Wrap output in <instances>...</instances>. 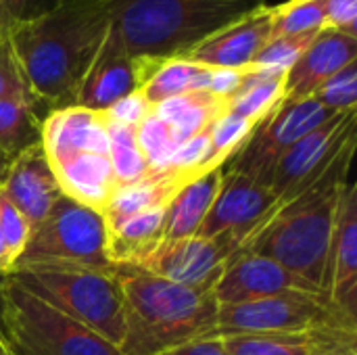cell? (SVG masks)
Wrapping results in <instances>:
<instances>
[{
	"label": "cell",
	"mask_w": 357,
	"mask_h": 355,
	"mask_svg": "<svg viewBox=\"0 0 357 355\" xmlns=\"http://www.w3.org/2000/svg\"><path fill=\"white\" fill-rule=\"evenodd\" d=\"M107 13L88 0H61L52 10L21 19L6 31L25 82L50 111L73 107L107 31Z\"/></svg>",
	"instance_id": "1"
},
{
	"label": "cell",
	"mask_w": 357,
	"mask_h": 355,
	"mask_svg": "<svg viewBox=\"0 0 357 355\" xmlns=\"http://www.w3.org/2000/svg\"><path fill=\"white\" fill-rule=\"evenodd\" d=\"M354 153L356 136L343 144L314 182L276 201L268 216L247 234L238 251L270 257L322 289L335 216L349 184Z\"/></svg>",
	"instance_id": "2"
},
{
	"label": "cell",
	"mask_w": 357,
	"mask_h": 355,
	"mask_svg": "<svg viewBox=\"0 0 357 355\" xmlns=\"http://www.w3.org/2000/svg\"><path fill=\"white\" fill-rule=\"evenodd\" d=\"M100 6L132 59L186 56L203 40L266 6L264 0H88Z\"/></svg>",
	"instance_id": "3"
},
{
	"label": "cell",
	"mask_w": 357,
	"mask_h": 355,
	"mask_svg": "<svg viewBox=\"0 0 357 355\" xmlns=\"http://www.w3.org/2000/svg\"><path fill=\"white\" fill-rule=\"evenodd\" d=\"M126 295L123 355H159L184 343L213 337L218 301L213 289L186 287L117 266Z\"/></svg>",
	"instance_id": "4"
},
{
	"label": "cell",
	"mask_w": 357,
	"mask_h": 355,
	"mask_svg": "<svg viewBox=\"0 0 357 355\" xmlns=\"http://www.w3.org/2000/svg\"><path fill=\"white\" fill-rule=\"evenodd\" d=\"M4 276L119 347L126 331V295L117 268L19 266Z\"/></svg>",
	"instance_id": "5"
},
{
	"label": "cell",
	"mask_w": 357,
	"mask_h": 355,
	"mask_svg": "<svg viewBox=\"0 0 357 355\" xmlns=\"http://www.w3.org/2000/svg\"><path fill=\"white\" fill-rule=\"evenodd\" d=\"M0 333L10 355H123L117 345L6 276L0 285Z\"/></svg>",
	"instance_id": "6"
},
{
	"label": "cell",
	"mask_w": 357,
	"mask_h": 355,
	"mask_svg": "<svg viewBox=\"0 0 357 355\" xmlns=\"http://www.w3.org/2000/svg\"><path fill=\"white\" fill-rule=\"evenodd\" d=\"M107 226L102 213L61 195L48 216L31 230L19 266H79L113 270L107 257ZM10 268V270H13Z\"/></svg>",
	"instance_id": "7"
},
{
	"label": "cell",
	"mask_w": 357,
	"mask_h": 355,
	"mask_svg": "<svg viewBox=\"0 0 357 355\" xmlns=\"http://www.w3.org/2000/svg\"><path fill=\"white\" fill-rule=\"evenodd\" d=\"M357 328V318L339 310L324 293L293 291L257 301L218 305L213 337Z\"/></svg>",
	"instance_id": "8"
},
{
	"label": "cell",
	"mask_w": 357,
	"mask_h": 355,
	"mask_svg": "<svg viewBox=\"0 0 357 355\" xmlns=\"http://www.w3.org/2000/svg\"><path fill=\"white\" fill-rule=\"evenodd\" d=\"M335 115V111L326 109L314 96L303 100H280V105L253 128L249 140L224 167L241 172L268 186L272 167L280 155Z\"/></svg>",
	"instance_id": "9"
},
{
	"label": "cell",
	"mask_w": 357,
	"mask_h": 355,
	"mask_svg": "<svg viewBox=\"0 0 357 355\" xmlns=\"http://www.w3.org/2000/svg\"><path fill=\"white\" fill-rule=\"evenodd\" d=\"M236 251L238 243L230 236H188L161 241L149 255L128 268L186 287L213 289Z\"/></svg>",
	"instance_id": "10"
},
{
	"label": "cell",
	"mask_w": 357,
	"mask_h": 355,
	"mask_svg": "<svg viewBox=\"0 0 357 355\" xmlns=\"http://www.w3.org/2000/svg\"><path fill=\"white\" fill-rule=\"evenodd\" d=\"M357 109L337 113L295 144H291L272 167L268 188L282 201L314 182L337 157L343 144L356 136Z\"/></svg>",
	"instance_id": "11"
},
{
	"label": "cell",
	"mask_w": 357,
	"mask_h": 355,
	"mask_svg": "<svg viewBox=\"0 0 357 355\" xmlns=\"http://www.w3.org/2000/svg\"><path fill=\"white\" fill-rule=\"evenodd\" d=\"M274 205L276 197L268 186L241 172L224 167L220 190L195 236H230L241 247L247 234L268 216Z\"/></svg>",
	"instance_id": "12"
},
{
	"label": "cell",
	"mask_w": 357,
	"mask_h": 355,
	"mask_svg": "<svg viewBox=\"0 0 357 355\" xmlns=\"http://www.w3.org/2000/svg\"><path fill=\"white\" fill-rule=\"evenodd\" d=\"M293 291L322 293V289L287 270L278 262L249 251H236L213 287L218 305L247 303Z\"/></svg>",
	"instance_id": "13"
},
{
	"label": "cell",
	"mask_w": 357,
	"mask_h": 355,
	"mask_svg": "<svg viewBox=\"0 0 357 355\" xmlns=\"http://www.w3.org/2000/svg\"><path fill=\"white\" fill-rule=\"evenodd\" d=\"M322 293L347 316L357 318V186L351 182L337 207Z\"/></svg>",
	"instance_id": "14"
},
{
	"label": "cell",
	"mask_w": 357,
	"mask_h": 355,
	"mask_svg": "<svg viewBox=\"0 0 357 355\" xmlns=\"http://www.w3.org/2000/svg\"><path fill=\"white\" fill-rule=\"evenodd\" d=\"M140 88L142 80L136 59L128 54L121 38L109 25L96 56L84 75L75 105L90 111H107Z\"/></svg>",
	"instance_id": "15"
},
{
	"label": "cell",
	"mask_w": 357,
	"mask_h": 355,
	"mask_svg": "<svg viewBox=\"0 0 357 355\" xmlns=\"http://www.w3.org/2000/svg\"><path fill=\"white\" fill-rule=\"evenodd\" d=\"M228 355H357V328L220 337Z\"/></svg>",
	"instance_id": "16"
},
{
	"label": "cell",
	"mask_w": 357,
	"mask_h": 355,
	"mask_svg": "<svg viewBox=\"0 0 357 355\" xmlns=\"http://www.w3.org/2000/svg\"><path fill=\"white\" fill-rule=\"evenodd\" d=\"M272 8L264 6L203 40L184 59L211 69H247L270 42Z\"/></svg>",
	"instance_id": "17"
},
{
	"label": "cell",
	"mask_w": 357,
	"mask_h": 355,
	"mask_svg": "<svg viewBox=\"0 0 357 355\" xmlns=\"http://www.w3.org/2000/svg\"><path fill=\"white\" fill-rule=\"evenodd\" d=\"M357 56V38L324 27L284 73L282 100H303Z\"/></svg>",
	"instance_id": "18"
},
{
	"label": "cell",
	"mask_w": 357,
	"mask_h": 355,
	"mask_svg": "<svg viewBox=\"0 0 357 355\" xmlns=\"http://www.w3.org/2000/svg\"><path fill=\"white\" fill-rule=\"evenodd\" d=\"M10 203L23 213L29 228L33 230L59 201L61 186L42 149V142L19 153L2 184Z\"/></svg>",
	"instance_id": "19"
},
{
	"label": "cell",
	"mask_w": 357,
	"mask_h": 355,
	"mask_svg": "<svg viewBox=\"0 0 357 355\" xmlns=\"http://www.w3.org/2000/svg\"><path fill=\"white\" fill-rule=\"evenodd\" d=\"M42 149L50 163L77 153L109 155L105 113L77 105L50 111L42 119Z\"/></svg>",
	"instance_id": "20"
},
{
	"label": "cell",
	"mask_w": 357,
	"mask_h": 355,
	"mask_svg": "<svg viewBox=\"0 0 357 355\" xmlns=\"http://www.w3.org/2000/svg\"><path fill=\"white\" fill-rule=\"evenodd\" d=\"M50 167L65 197L98 213H102L119 186L111 159L105 153H77L52 161Z\"/></svg>",
	"instance_id": "21"
},
{
	"label": "cell",
	"mask_w": 357,
	"mask_h": 355,
	"mask_svg": "<svg viewBox=\"0 0 357 355\" xmlns=\"http://www.w3.org/2000/svg\"><path fill=\"white\" fill-rule=\"evenodd\" d=\"M199 178V176H197ZM195 176L176 172L169 167H151L142 178L119 184L111 201L102 209L105 226L111 228L121 220L159 205H169V201L190 182Z\"/></svg>",
	"instance_id": "22"
},
{
	"label": "cell",
	"mask_w": 357,
	"mask_h": 355,
	"mask_svg": "<svg viewBox=\"0 0 357 355\" xmlns=\"http://www.w3.org/2000/svg\"><path fill=\"white\" fill-rule=\"evenodd\" d=\"M167 205L138 211L107 228V257L117 266H134L163 241Z\"/></svg>",
	"instance_id": "23"
},
{
	"label": "cell",
	"mask_w": 357,
	"mask_h": 355,
	"mask_svg": "<svg viewBox=\"0 0 357 355\" xmlns=\"http://www.w3.org/2000/svg\"><path fill=\"white\" fill-rule=\"evenodd\" d=\"M222 176H224V167L205 172L199 178L190 180L169 201L165 213V226H163V241L188 239L197 234L199 226L203 224L220 190Z\"/></svg>",
	"instance_id": "24"
},
{
	"label": "cell",
	"mask_w": 357,
	"mask_h": 355,
	"mask_svg": "<svg viewBox=\"0 0 357 355\" xmlns=\"http://www.w3.org/2000/svg\"><path fill=\"white\" fill-rule=\"evenodd\" d=\"M153 113L169 123L178 146L197 134L207 132L224 113H228V98L215 96L207 90L184 92L153 107Z\"/></svg>",
	"instance_id": "25"
},
{
	"label": "cell",
	"mask_w": 357,
	"mask_h": 355,
	"mask_svg": "<svg viewBox=\"0 0 357 355\" xmlns=\"http://www.w3.org/2000/svg\"><path fill=\"white\" fill-rule=\"evenodd\" d=\"M211 73V67H203L184 56L165 59L157 65L153 75L144 82V86L138 92L151 107H157L159 103L184 92H209Z\"/></svg>",
	"instance_id": "26"
},
{
	"label": "cell",
	"mask_w": 357,
	"mask_h": 355,
	"mask_svg": "<svg viewBox=\"0 0 357 355\" xmlns=\"http://www.w3.org/2000/svg\"><path fill=\"white\" fill-rule=\"evenodd\" d=\"M40 103L33 96L0 100V149L10 157L42 142Z\"/></svg>",
	"instance_id": "27"
},
{
	"label": "cell",
	"mask_w": 357,
	"mask_h": 355,
	"mask_svg": "<svg viewBox=\"0 0 357 355\" xmlns=\"http://www.w3.org/2000/svg\"><path fill=\"white\" fill-rule=\"evenodd\" d=\"M284 96V73L245 69V77L236 94L228 100V113L259 123Z\"/></svg>",
	"instance_id": "28"
},
{
	"label": "cell",
	"mask_w": 357,
	"mask_h": 355,
	"mask_svg": "<svg viewBox=\"0 0 357 355\" xmlns=\"http://www.w3.org/2000/svg\"><path fill=\"white\" fill-rule=\"evenodd\" d=\"M136 128L138 126H128V123L113 121L107 117L109 159H111L117 184L134 182V180L142 178L144 174H149V169H151V165H149V161H146V157L138 144Z\"/></svg>",
	"instance_id": "29"
},
{
	"label": "cell",
	"mask_w": 357,
	"mask_h": 355,
	"mask_svg": "<svg viewBox=\"0 0 357 355\" xmlns=\"http://www.w3.org/2000/svg\"><path fill=\"white\" fill-rule=\"evenodd\" d=\"M326 27V15L322 0H291L272 8V33L274 38L297 36L305 31H318Z\"/></svg>",
	"instance_id": "30"
},
{
	"label": "cell",
	"mask_w": 357,
	"mask_h": 355,
	"mask_svg": "<svg viewBox=\"0 0 357 355\" xmlns=\"http://www.w3.org/2000/svg\"><path fill=\"white\" fill-rule=\"evenodd\" d=\"M257 123L243 119L232 113H224L211 128H209V140H211V155H209V165L211 169L224 167L236 151L249 140L253 128Z\"/></svg>",
	"instance_id": "31"
},
{
	"label": "cell",
	"mask_w": 357,
	"mask_h": 355,
	"mask_svg": "<svg viewBox=\"0 0 357 355\" xmlns=\"http://www.w3.org/2000/svg\"><path fill=\"white\" fill-rule=\"evenodd\" d=\"M320 31H322V29L270 40V42L257 52V56L253 59V63L249 65V69L272 71V73H287L289 67L305 52V48L314 42V38H316Z\"/></svg>",
	"instance_id": "32"
},
{
	"label": "cell",
	"mask_w": 357,
	"mask_h": 355,
	"mask_svg": "<svg viewBox=\"0 0 357 355\" xmlns=\"http://www.w3.org/2000/svg\"><path fill=\"white\" fill-rule=\"evenodd\" d=\"M136 138L151 167H161L178 149L169 123L159 119L153 111L138 123Z\"/></svg>",
	"instance_id": "33"
},
{
	"label": "cell",
	"mask_w": 357,
	"mask_h": 355,
	"mask_svg": "<svg viewBox=\"0 0 357 355\" xmlns=\"http://www.w3.org/2000/svg\"><path fill=\"white\" fill-rule=\"evenodd\" d=\"M314 98L335 113L357 109V61L345 65L333 77H328L316 92Z\"/></svg>",
	"instance_id": "34"
},
{
	"label": "cell",
	"mask_w": 357,
	"mask_h": 355,
	"mask_svg": "<svg viewBox=\"0 0 357 355\" xmlns=\"http://www.w3.org/2000/svg\"><path fill=\"white\" fill-rule=\"evenodd\" d=\"M0 234H2L6 255H8V262L13 268L17 264V259L21 257V253L25 251L31 228H29L27 220L23 218V213L10 203V199L6 197L2 186H0Z\"/></svg>",
	"instance_id": "35"
},
{
	"label": "cell",
	"mask_w": 357,
	"mask_h": 355,
	"mask_svg": "<svg viewBox=\"0 0 357 355\" xmlns=\"http://www.w3.org/2000/svg\"><path fill=\"white\" fill-rule=\"evenodd\" d=\"M15 96H33V94L29 90V86L25 82V75L21 71V65H19V61H17V56L13 52L10 40L4 33L0 38V100L15 98Z\"/></svg>",
	"instance_id": "36"
},
{
	"label": "cell",
	"mask_w": 357,
	"mask_h": 355,
	"mask_svg": "<svg viewBox=\"0 0 357 355\" xmlns=\"http://www.w3.org/2000/svg\"><path fill=\"white\" fill-rule=\"evenodd\" d=\"M326 27L357 38V0H322Z\"/></svg>",
	"instance_id": "37"
},
{
	"label": "cell",
	"mask_w": 357,
	"mask_h": 355,
	"mask_svg": "<svg viewBox=\"0 0 357 355\" xmlns=\"http://www.w3.org/2000/svg\"><path fill=\"white\" fill-rule=\"evenodd\" d=\"M151 111H153V107L144 100V96L140 92H132L130 96L121 98L111 109H107L105 115L109 119H113V121H121V123H128V126H138Z\"/></svg>",
	"instance_id": "38"
},
{
	"label": "cell",
	"mask_w": 357,
	"mask_h": 355,
	"mask_svg": "<svg viewBox=\"0 0 357 355\" xmlns=\"http://www.w3.org/2000/svg\"><path fill=\"white\" fill-rule=\"evenodd\" d=\"M243 77H245V69H213L209 92L230 100L241 88Z\"/></svg>",
	"instance_id": "39"
},
{
	"label": "cell",
	"mask_w": 357,
	"mask_h": 355,
	"mask_svg": "<svg viewBox=\"0 0 357 355\" xmlns=\"http://www.w3.org/2000/svg\"><path fill=\"white\" fill-rule=\"evenodd\" d=\"M159 355H228L224 349V343L220 337H205V339H197L190 343H184L180 347H174L165 354Z\"/></svg>",
	"instance_id": "40"
},
{
	"label": "cell",
	"mask_w": 357,
	"mask_h": 355,
	"mask_svg": "<svg viewBox=\"0 0 357 355\" xmlns=\"http://www.w3.org/2000/svg\"><path fill=\"white\" fill-rule=\"evenodd\" d=\"M25 6H27V0H4L2 10H4L6 31H8V27H10L13 23H17V21H21V19H23Z\"/></svg>",
	"instance_id": "41"
},
{
	"label": "cell",
	"mask_w": 357,
	"mask_h": 355,
	"mask_svg": "<svg viewBox=\"0 0 357 355\" xmlns=\"http://www.w3.org/2000/svg\"><path fill=\"white\" fill-rule=\"evenodd\" d=\"M59 2H61V0H27L25 13H23V19H31V17L44 15V13L52 10Z\"/></svg>",
	"instance_id": "42"
},
{
	"label": "cell",
	"mask_w": 357,
	"mask_h": 355,
	"mask_svg": "<svg viewBox=\"0 0 357 355\" xmlns=\"http://www.w3.org/2000/svg\"><path fill=\"white\" fill-rule=\"evenodd\" d=\"M13 159H15V157H10L8 153H4V151L0 149V186L4 184V178H6V174H8V167H10Z\"/></svg>",
	"instance_id": "43"
},
{
	"label": "cell",
	"mask_w": 357,
	"mask_h": 355,
	"mask_svg": "<svg viewBox=\"0 0 357 355\" xmlns=\"http://www.w3.org/2000/svg\"><path fill=\"white\" fill-rule=\"evenodd\" d=\"M8 270H10V262H8L6 247H4V241H2V234H0V276L8 274Z\"/></svg>",
	"instance_id": "44"
},
{
	"label": "cell",
	"mask_w": 357,
	"mask_h": 355,
	"mask_svg": "<svg viewBox=\"0 0 357 355\" xmlns=\"http://www.w3.org/2000/svg\"><path fill=\"white\" fill-rule=\"evenodd\" d=\"M2 4H4V0H0V38L6 33V21H4V10H2Z\"/></svg>",
	"instance_id": "45"
},
{
	"label": "cell",
	"mask_w": 357,
	"mask_h": 355,
	"mask_svg": "<svg viewBox=\"0 0 357 355\" xmlns=\"http://www.w3.org/2000/svg\"><path fill=\"white\" fill-rule=\"evenodd\" d=\"M0 355H10L8 347H6V343H4V337H2V333H0Z\"/></svg>",
	"instance_id": "46"
}]
</instances>
